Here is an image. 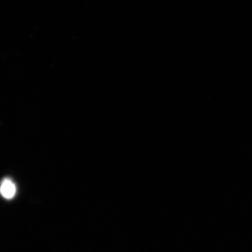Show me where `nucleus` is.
I'll use <instances>...</instances> for the list:
<instances>
[{"mask_svg": "<svg viewBox=\"0 0 252 252\" xmlns=\"http://www.w3.org/2000/svg\"><path fill=\"white\" fill-rule=\"evenodd\" d=\"M16 189L14 182L9 179H5L1 182V187H0V193L2 196L6 199H11L14 198L16 194Z\"/></svg>", "mask_w": 252, "mask_h": 252, "instance_id": "obj_1", "label": "nucleus"}]
</instances>
